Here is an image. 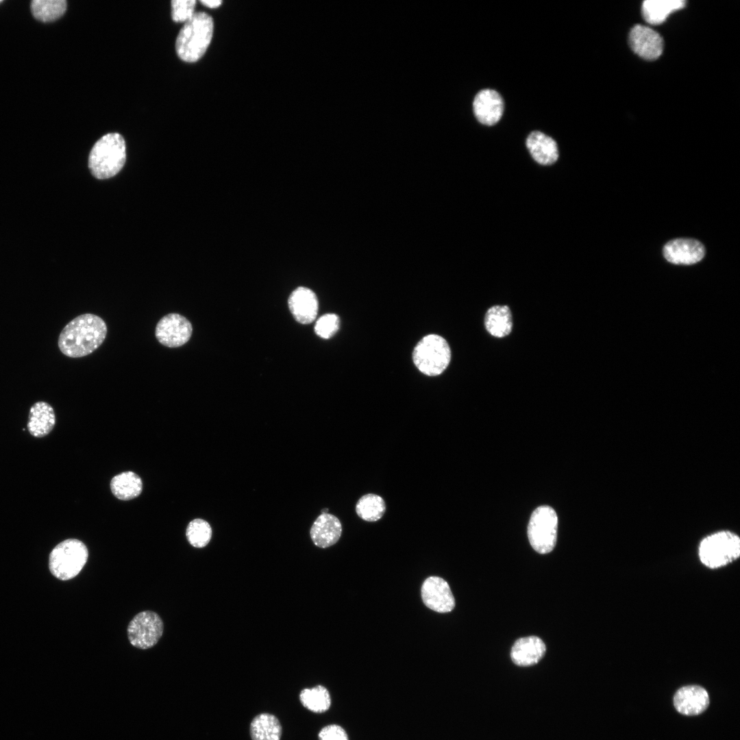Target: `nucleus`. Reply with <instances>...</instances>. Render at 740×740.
Segmentation results:
<instances>
[{"label": "nucleus", "instance_id": "nucleus-1", "mask_svg": "<svg viewBox=\"0 0 740 740\" xmlns=\"http://www.w3.org/2000/svg\"><path fill=\"white\" fill-rule=\"evenodd\" d=\"M107 325L100 317L85 313L69 322L61 331L58 345L66 356L80 358L92 354L104 341Z\"/></svg>", "mask_w": 740, "mask_h": 740}, {"label": "nucleus", "instance_id": "nucleus-2", "mask_svg": "<svg viewBox=\"0 0 740 740\" xmlns=\"http://www.w3.org/2000/svg\"><path fill=\"white\" fill-rule=\"evenodd\" d=\"M213 19L206 12H195L185 22L175 41L176 52L182 60L195 62L206 53L212 40Z\"/></svg>", "mask_w": 740, "mask_h": 740}, {"label": "nucleus", "instance_id": "nucleus-3", "mask_svg": "<svg viewBox=\"0 0 740 740\" xmlns=\"http://www.w3.org/2000/svg\"><path fill=\"white\" fill-rule=\"evenodd\" d=\"M125 160L124 138L119 133H108L92 147L89 154L88 166L96 178L108 179L120 171Z\"/></svg>", "mask_w": 740, "mask_h": 740}, {"label": "nucleus", "instance_id": "nucleus-4", "mask_svg": "<svg viewBox=\"0 0 740 740\" xmlns=\"http://www.w3.org/2000/svg\"><path fill=\"white\" fill-rule=\"evenodd\" d=\"M698 556L701 563L709 569L723 567L740 556V538L728 530L709 534L701 541Z\"/></svg>", "mask_w": 740, "mask_h": 740}, {"label": "nucleus", "instance_id": "nucleus-5", "mask_svg": "<svg viewBox=\"0 0 740 740\" xmlns=\"http://www.w3.org/2000/svg\"><path fill=\"white\" fill-rule=\"evenodd\" d=\"M88 558V548L84 543L76 539H66L51 552L49 570L56 578L68 580L78 575Z\"/></svg>", "mask_w": 740, "mask_h": 740}, {"label": "nucleus", "instance_id": "nucleus-6", "mask_svg": "<svg viewBox=\"0 0 740 740\" xmlns=\"http://www.w3.org/2000/svg\"><path fill=\"white\" fill-rule=\"evenodd\" d=\"M412 360L421 373L436 376L442 373L449 365L450 347L442 336L429 334L421 339L414 348Z\"/></svg>", "mask_w": 740, "mask_h": 740}, {"label": "nucleus", "instance_id": "nucleus-7", "mask_svg": "<svg viewBox=\"0 0 740 740\" xmlns=\"http://www.w3.org/2000/svg\"><path fill=\"white\" fill-rule=\"evenodd\" d=\"M558 517L555 510L549 506H541L532 513L528 536L531 546L540 554L553 550L556 543Z\"/></svg>", "mask_w": 740, "mask_h": 740}, {"label": "nucleus", "instance_id": "nucleus-8", "mask_svg": "<svg viewBox=\"0 0 740 740\" xmlns=\"http://www.w3.org/2000/svg\"><path fill=\"white\" fill-rule=\"evenodd\" d=\"M163 630L164 624L160 617L153 611L145 610L138 613L130 621L127 637L133 646L145 650L158 643Z\"/></svg>", "mask_w": 740, "mask_h": 740}, {"label": "nucleus", "instance_id": "nucleus-9", "mask_svg": "<svg viewBox=\"0 0 740 740\" xmlns=\"http://www.w3.org/2000/svg\"><path fill=\"white\" fill-rule=\"evenodd\" d=\"M193 326L183 315L169 313L162 317L155 329L158 341L165 347L176 348L186 344L190 338Z\"/></svg>", "mask_w": 740, "mask_h": 740}, {"label": "nucleus", "instance_id": "nucleus-10", "mask_svg": "<svg viewBox=\"0 0 740 740\" xmlns=\"http://www.w3.org/2000/svg\"><path fill=\"white\" fill-rule=\"evenodd\" d=\"M421 591L424 604L435 612L449 613L455 606V600L450 587L441 577H428L423 582Z\"/></svg>", "mask_w": 740, "mask_h": 740}, {"label": "nucleus", "instance_id": "nucleus-11", "mask_svg": "<svg viewBox=\"0 0 740 740\" xmlns=\"http://www.w3.org/2000/svg\"><path fill=\"white\" fill-rule=\"evenodd\" d=\"M629 44L637 55L646 60H656L663 49L661 36L653 29L642 25H636L631 29Z\"/></svg>", "mask_w": 740, "mask_h": 740}, {"label": "nucleus", "instance_id": "nucleus-12", "mask_svg": "<svg viewBox=\"0 0 740 740\" xmlns=\"http://www.w3.org/2000/svg\"><path fill=\"white\" fill-rule=\"evenodd\" d=\"M704 245L693 238H676L663 247L665 259L673 264L689 265L700 262L704 256Z\"/></svg>", "mask_w": 740, "mask_h": 740}, {"label": "nucleus", "instance_id": "nucleus-13", "mask_svg": "<svg viewBox=\"0 0 740 740\" xmlns=\"http://www.w3.org/2000/svg\"><path fill=\"white\" fill-rule=\"evenodd\" d=\"M504 100L496 90L483 89L479 91L473 101V113L483 125H493L501 119L504 112Z\"/></svg>", "mask_w": 740, "mask_h": 740}, {"label": "nucleus", "instance_id": "nucleus-14", "mask_svg": "<svg viewBox=\"0 0 740 740\" xmlns=\"http://www.w3.org/2000/svg\"><path fill=\"white\" fill-rule=\"evenodd\" d=\"M709 696L705 689L688 685L679 689L674 697V705L680 713L693 716L703 713L708 706Z\"/></svg>", "mask_w": 740, "mask_h": 740}, {"label": "nucleus", "instance_id": "nucleus-15", "mask_svg": "<svg viewBox=\"0 0 740 740\" xmlns=\"http://www.w3.org/2000/svg\"><path fill=\"white\" fill-rule=\"evenodd\" d=\"M288 307L295 319L303 324L312 323L317 317L319 304L315 293L306 287H299L290 295Z\"/></svg>", "mask_w": 740, "mask_h": 740}, {"label": "nucleus", "instance_id": "nucleus-16", "mask_svg": "<svg viewBox=\"0 0 740 740\" xmlns=\"http://www.w3.org/2000/svg\"><path fill=\"white\" fill-rule=\"evenodd\" d=\"M342 526L336 516L325 513L321 514L314 521L310 534L314 544L321 548L334 545L340 539Z\"/></svg>", "mask_w": 740, "mask_h": 740}, {"label": "nucleus", "instance_id": "nucleus-17", "mask_svg": "<svg viewBox=\"0 0 740 740\" xmlns=\"http://www.w3.org/2000/svg\"><path fill=\"white\" fill-rule=\"evenodd\" d=\"M545 645L536 636L520 638L514 643L510 656L515 664L527 667L537 663L545 652Z\"/></svg>", "mask_w": 740, "mask_h": 740}, {"label": "nucleus", "instance_id": "nucleus-18", "mask_svg": "<svg viewBox=\"0 0 740 740\" xmlns=\"http://www.w3.org/2000/svg\"><path fill=\"white\" fill-rule=\"evenodd\" d=\"M526 147L533 159L540 164L550 165L558 158L556 141L540 131H533L528 136Z\"/></svg>", "mask_w": 740, "mask_h": 740}, {"label": "nucleus", "instance_id": "nucleus-19", "mask_svg": "<svg viewBox=\"0 0 740 740\" xmlns=\"http://www.w3.org/2000/svg\"><path fill=\"white\" fill-rule=\"evenodd\" d=\"M56 424V415L52 406L40 401L34 404L29 410L27 429L36 438L47 436Z\"/></svg>", "mask_w": 740, "mask_h": 740}, {"label": "nucleus", "instance_id": "nucleus-20", "mask_svg": "<svg viewBox=\"0 0 740 740\" xmlns=\"http://www.w3.org/2000/svg\"><path fill=\"white\" fill-rule=\"evenodd\" d=\"M486 331L495 338H504L510 334L513 329L511 310L506 305H495L490 307L484 316Z\"/></svg>", "mask_w": 740, "mask_h": 740}, {"label": "nucleus", "instance_id": "nucleus-21", "mask_svg": "<svg viewBox=\"0 0 740 740\" xmlns=\"http://www.w3.org/2000/svg\"><path fill=\"white\" fill-rule=\"evenodd\" d=\"M685 3L683 0H646L642 4V15L647 23L659 25L670 14L682 9Z\"/></svg>", "mask_w": 740, "mask_h": 740}, {"label": "nucleus", "instance_id": "nucleus-22", "mask_svg": "<svg viewBox=\"0 0 740 740\" xmlns=\"http://www.w3.org/2000/svg\"><path fill=\"white\" fill-rule=\"evenodd\" d=\"M249 732L251 740H280L282 728L275 715L262 713L252 719Z\"/></svg>", "mask_w": 740, "mask_h": 740}, {"label": "nucleus", "instance_id": "nucleus-23", "mask_svg": "<svg viewBox=\"0 0 740 740\" xmlns=\"http://www.w3.org/2000/svg\"><path fill=\"white\" fill-rule=\"evenodd\" d=\"M110 489L113 495L121 500H130L138 497L143 490L141 478L133 471H124L112 478Z\"/></svg>", "mask_w": 740, "mask_h": 740}, {"label": "nucleus", "instance_id": "nucleus-24", "mask_svg": "<svg viewBox=\"0 0 740 740\" xmlns=\"http://www.w3.org/2000/svg\"><path fill=\"white\" fill-rule=\"evenodd\" d=\"M299 700L306 708L315 713H324L331 706L329 691L320 684L302 689L299 693Z\"/></svg>", "mask_w": 740, "mask_h": 740}, {"label": "nucleus", "instance_id": "nucleus-25", "mask_svg": "<svg viewBox=\"0 0 740 740\" xmlns=\"http://www.w3.org/2000/svg\"><path fill=\"white\" fill-rule=\"evenodd\" d=\"M386 511L384 499L374 493L362 495L356 504V513L362 519L376 521L380 519Z\"/></svg>", "mask_w": 740, "mask_h": 740}, {"label": "nucleus", "instance_id": "nucleus-26", "mask_svg": "<svg viewBox=\"0 0 740 740\" xmlns=\"http://www.w3.org/2000/svg\"><path fill=\"white\" fill-rule=\"evenodd\" d=\"M30 8L34 18L42 22L58 19L66 10L65 0H33Z\"/></svg>", "mask_w": 740, "mask_h": 740}, {"label": "nucleus", "instance_id": "nucleus-27", "mask_svg": "<svg viewBox=\"0 0 740 740\" xmlns=\"http://www.w3.org/2000/svg\"><path fill=\"white\" fill-rule=\"evenodd\" d=\"M186 535L190 545L195 547L202 548L206 546L211 539L212 528L206 521L195 519L188 523Z\"/></svg>", "mask_w": 740, "mask_h": 740}, {"label": "nucleus", "instance_id": "nucleus-28", "mask_svg": "<svg viewBox=\"0 0 740 740\" xmlns=\"http://www.w3.org/2000/svg\"><path fill=\"white\" fill-rule=\"evenodd\" d=\"M340 321L335 314H325L316 322L314 332L317 336L328 339L333 336L339 328Z\"/></svg>", "mask_w": 740, "mask_h": 740}, {"label": "nucleus", "instance_id": "nucleus-29", "mask_svg": "<svg viewBox=\"0 0 740 740\" xmlns=\"http://www.w3.org/2000/svg\"><path fill=\"white\" fill-rule=\"evenodd\" d=\"M195 0L171 1V16L175 22H186L195 12Z\"/></svg>", "mask_w": 740, "mask_h": 740}, {"label": "nucleus", "instance_id": "nucleus-30", "mask_svg": "<svg viewBox=\"0 0 740 740\" xmlns=\"http://www.w3.org/2000/svg\"><path fill=\"white\" fill-rule=\"evenodd\" d=\"M319 740H349L345 729L338 724H329L321 729Z\"/></svg>", "mask_w": 740, "mask_h": 740}, {"label": "nucleus", "instance_id": "nucleus-31", "mask_svg": "<svg viewBox=\"0 0 740 740\" xmlns=\"http://www.w3.org/2000/svg\"><path fill=\"white\" fill-rule=\"evenodd\" d=\"M200 2L209 8H217L221 5L222 1L219 0H201Z\"/></svg>", "mask_w": 740, "mask_h": 740}, {"label": "nucleus", "instance_id": "nucleus-32", "mask_svg": "<svg viewBox=\"0 0 740 740\" xmlns=\"http://www.w3.org/2000/svg\"><path fill=\"white\" fill-rule=\"evenodd\" d=\"M328 508H324V509H323L321 510V514L328 513Z\"/></svg>", "mask_w": 740, "mask_h": 740}, {"label": "nucleus", "instance_id": "nucleus-33", "mask_svg": "<svg viewBox=\"0 0 740 740\" xmlns=\"http://www.w3.org/2000/svg\"><path fill=\"white\" fill-rule=\"evenodd\" d=\"M1 1H1V0H0V3H1Z\"/></svg>", "mask_w": 740, "mask_h": 740}]
</instances>
